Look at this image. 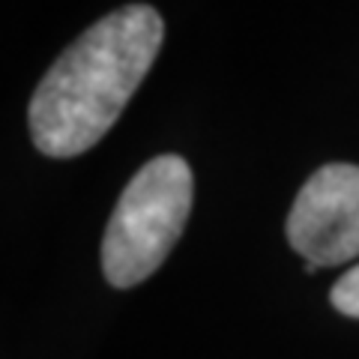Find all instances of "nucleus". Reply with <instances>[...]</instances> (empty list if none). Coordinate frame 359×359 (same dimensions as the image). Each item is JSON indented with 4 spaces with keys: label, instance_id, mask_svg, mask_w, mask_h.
Segmentation results:
<instances>
[{
    "label": "nucleus",
    "instance_id": "f03ea898",
    "mask_svg": "<svg viewBox=\"0 0 359 359\" xmlns=\"http://www.w3.org/2000/svg\"><path fill=\"white\" fill-rule=\"evenodd\" d=\"M192 192V168L171 153L129 180L102 237V273L111 285L135 287L162 266L189 222Z\"/></svg>",
    "mask_w": 359,
    "mask_h": 359
},
{
    "label": "nucleus",
    "instance_id": "7ed1b4c3",
    "mask_svg": "<svg viewBox=\"0 0 359 359\" xmlns=\"http://www.w3.org/2000/svg\"><path fill=\"white\" fill-rule=\"evenodd\" d=\"M287 240L314 266L359 255V165L330 162L314 171L290 207Z\"/></svg>",
    "mask_w": 359,
    "mask_h": 359
},
{
    "label": "nucleus",
    "instance_id": "f257e3e1",
    "mask_svg": "<svg viewBox=\"0 0 359 359\" xmlns=\"http://www.w3.org/2000/svg\"><path fill=\"white\" fill-rule=\"evenodd\" d=\"M165 25L153 6L135 4L87 27L42 75L27 123L36 150L72 159L102 141L147 78Z\"/></svg>",
    "mask_w": 359,
    "mask_h": 359
},
{
    "label": "nucleus",
    "instance_id": "20e7f679",
    "mask_svg": "<svg viewBox=\"0 0 359 359\" xmlns=\"http://www.w3.org/2000/svg\"><path fill=\"white\" fill-rule=\"evenodd\" d=\"M330 299H332V306L339 309L341 314L359 320V266L347 269V273L339 278V282L332 285Z\"/></svg>",
    "mask_w": 359,
    "mask_h": 359
}]
</instances>
